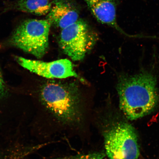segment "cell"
I'll return each mask as SVG.
<instances>
[{
  "label": "cell",
  "instance_id": "cell-1",
  "mask_svg": "<svg viewBox=\"0 0 159 159\" xmlns=\"http://www.w3.org/2000/svg\"><path fill=\"white\" fill-rule=\"evenodd\" d=\"M157 83L156 75L150 71L120 75L117 86L119 107L129 120L143 118L156 108L159 103Z\"/></svg>",
  "mask_w": 159,
  "mask_h": 159
},
{
  "label": "cell",
  "instance_id": "cell-2",
  "mask_svg": "<svg viewBox=\"0 0 159 159\" xmlns=\"http://www.w3.org/2000/svg\"><path fill=\"white\" fill-rule=\"evenodd\" d=\"M42 98L65 128L80 129L81 116L78 93L73 85L50 82L43 87Z\"/></svg>",
  "mask_w": 159,
  "mask_h": 159
},
{
  "label": "cell",
  "instance_id": "cell-3",
  "mask_svg": "<svg viewBox=\"0 0 159 159\" xmlns=\"http://www.w3.org/2000/svg\"><path fill=\"white\" fill-rule=\"evenodd\" d=\"M99 124L98 129L109 159H138L140 150L138 136L132 125L111 118Z\"/></svg>",
  "mask_w": 159,
  "mask_h": 159
},
{
  "label": "cell",
  "instance_id": "cell-4",
  "mask_svg": "<svg viewBox=\"0 0 159 159\" xmlns=\"http://www.w3.org/2000/svg\"><path fill=\"white\" fill-rule=\"evenodd\" d=\"M51 26L48 20L28 19L17 26L7 42L37 58L44 56L49 47V35Z\"/></svg>",
  "mask_w": 159,
  "mask_h": 159
},
{
  "label": "cell",
  "instance_id": "cell-5",
  "mask_svg": "<svg viewBox=\"0 0 159 159\" xmlns=\"http://www.w3.org/2000/svg\"><path fill=\"white\" fill-rule=\"evenodd\" d=\"M97 36L85 21L76 22L61 30L59 43L66 54L75 61L82 60L94 46Z\"/></svg>",
  "mask_w": 159,
  "mask_h": 159
},
{
  "label": "cell",
  "instance_id": "cell-6",
  "mask_svg": "<svg viewBox=\"0 0 159 159\" xmlns=\"http://www.w3.org/2000/svg\"><path fill=\"white\" fill-rule=\"evenodd\" d=\"M19 64L31 72L47 79H65L78 77L71 61L67 59L45 62L17 57Z\"/></svg>",
  "mask_w": 159,
  "mask_h": 159
},
{
  "label": "cell",
  "instance_id": "cell-7",
  "mask_svg": "<svg viewBox=\"0 0 159 159\" xmlns=\"http://www.w3.org/2000/svg\"><path fill=\"white\" fill-rule=\"evenodd\" d=\"M97 20L131 38H144L142 35L129 34L118 25L116 20V0H84Z\"/></svg>",
  "mask_w": 159,
  "mask_h": 159
},
{
  "label": "cell",
  "instance_id": "cell-8",
  "mask_svg": "<svg viewBox=\"0 0 159 159\" xmlns=\"http://www.w3.org/2000/svg\"><path fill=\"white\" fill-rule=\"evenodd\" d=\"M78 11L69 0H53L46 19L51 25L62 30L79 19Z\"/></svg>",
  "mask_w": 159,
  "mask_h": 159
},
{
  "label": "cell",
  "instance_id": "cell-9",
  "mask_svg": "<svg viewBox=\"0 0 159 159\" xmlns=\"http://www.w3.org/2000/svg\"><path fill=\"white\" fill-rule=\"evenodd\" d=\"M51 7L49 0H15L7 4L4 11H18L42 16L48 14Z\"/></svg>",
  "mask_w": 159,
  "mask_h": 159
},
{
  "label": "cell",
  "instance_id": "cell-10",
  "mask_svg": "<svg viewBox=\"0 0 159 159\" xmlns=\"http://www.w3.org/2000/svg\"><path fill=\"white\" fill-rule=\"evenodd\" d=\"M105 156L106 154L104 152H95L86 154L57 157L53 159H104Z\"/></svg>",
  "mask_w": 159,
  "mask_h": 159
},
{
  "label": "cell",
  "instance_id": "cell-11",
  "mask_svg": "<svg viewBox=\"0 0 159 159\" xmlns=\"http://www.w3.org/2000/svg\"><path fill=\"white\" fill-rule=\"evenodd\" d=\"M7 93V87L4 80L1 67L0 66V100L6 96Z\"/></svg>",
  "mask_w": 159,
  "mask_h": 159
}]
</instances>
